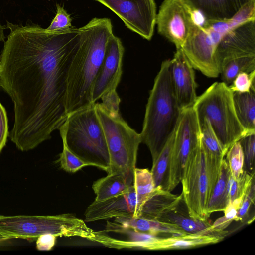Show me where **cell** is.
Returning a JSON list of instances; mask_svg holds the SVG:
<instances>
[{"mask_svg": "<svg viewBox=\"0 0 255 255\" xmlns=\"http://www.w3.org/2000/svg\"><path fill=\"white\" fill-rule=\"evenodd\" d=\"M111 21L107 18H94L79 28L80 41L66 81L67 114L94 104L91 100L93 83L107 43L113 35Z\"/></svg>", "mask_w": 255, "mask_h": 255, "instance_id": "2", "label": "cell"}, {"mask_svg": "<svg viewBox=\"0 0 255 255\" xmlns=\"http://www.w3.org/2000/svg\"><path fill=\"white\" fill-rule=\"evenodd\" d=\"M0 57V86L14 105L9 137L27 151L50 139L65 122L66 81L80 41L79 28L50 31L7 22Z\"/></svg>", "mask_w": 255, "mask_h": 255, "instance_id": "1", "label": "cell"}, {"mask_svg": "<svg viewBox=\"0 0 255 255\" xmlns=\"http://www.w3.org/2000/svg\"><path fill=\"white\" fill-rule=\"evenodd\" d=\"M239 141L244 153L245 170L250 174H255V133L246 135Z\"/></svg>", "mask_w": 255, "mask_h": 255, "instance_id": "32", "label": "cell"}, {"mask_svg": "<svg viewBox=\"0 0 255 255\" xmlns=\"http://www.w3.org/2000/svg\"><path fill=\"white\" fill-rule=\"evenodd\" d=\"M57 162L63 170L69 173H75L85 166H90L73 154L64 143Z\"/></svg>", "mask_w": 255, "mask_h": 255, "instance_id": "31", "label": "cell"}, {"mask_svg": "<svg viewBox=\"0 0 255 255\" xmlns=\"http://www.w3.org/2000/svg\"><path fill=\"white\" fill-rule=\"evenodd\" d=\"M198 122L200 140L206 154L211 160L221 163L227 152L214 133L208 120L204 118Z\"/></svg>", "mask_w": 255, "mask_h": 255, "instance_id": "26", "label": "cell"}, {"mask_svg": "<svg viewBox=\"0 0 255 255\" xmlns=\"http://www.w3.org/2000/svg\"><path fill=\"white\" fill-rule=\"evenodd\" d=\"M131 185L121 174H108L93 183L92 189L96 195L95 200L103 201L122 194Z\"/></svg>", "mask_w": 255, "mask_h": 255, "instance_id": "24", "label": "cell"}, {"mask_svg": "<svg viewBox=\"0 0 255 255\" xmlns=\"http://www.w3.org/2000/svg\"><path fill=\"white\" fill-rule=\"evenodd\" d=\"M178 202L162 213L157 220L176 225L188 234L213 236L223 240L228 232L215 229L208 220L192 217L189 214L182 194Z\"/></svg>", "mask_w": 255, "mask_h": 255, "instance_id": "17", "label": "cell"}, {"mask_svg": "<svg viewBox=\"0 0 255 255\" xmlns=\"http://www.w3.org/2000/svg\"><path fill=\"white\" fill-rule=\"evenodd\" d=\"M95 103L68 114L59 129L63 143L73 154L108 173L110 156Z\"/></svg>", "mask_w": 255, "mask_h": 255, "instance_id": "4", "label": "cell"}, {"mask_svg": "<svg viewBox=\"0 0 255 255\" xmlns=\"http://www.w3.org/2000/svg\"><path fill=\"white\" fill-rule=\"evenodd\" d=\"M220 169L211 164L200 140L188 158L180 181L181 194L192 217L208 220L206 208Z\"/></svg>", "mask_w": 255, "mask_h": 255, "instance_id": "8", "label": "cell"}, {"mask_svg": "<svg viewBox=\"0 0 255 255\" xmlns=\"http://www.w3.org/2000/svg\"><path fill=\"white\" fill-rule=\"evenodd\" d=\"M233 92L223 82H216L197 97L193 106L198 121L206 119L227 152L230 146L246 135L236 114Z\"/></svg>", "mask_w": 255, "mask_h": 255, "instance_id": "7", "label": "cell"}, {"mask_svg": "<svg viewBox=\"0 0 255 255\" xmlns=\"http://www.w3.org/2000/svg\"><path fill=\"white\" fill-rule=\"evenodd\" d=\"M142 207L133 185L119 195L103 201L94 200L85 213L86 222L108 220L118 217H140Z\"/></svg>", "mask_w": 255, "mask_h": 255, "instance_id": "15", "label": "cell"}, {"mask_svg": "<svg viewBox=\"0 0 255 255\" xmlns=\"http://www.w3.org/2000/svg\"><path fill=\"white\" fill-rule=\"evenodd\" d=\"M114 221L124 227L157 236L167 237L186 234L176 225L157 220L118 217L115 218Z\"/></svg>", "mask_w": 255, "mask_h": 255, "instance_id": "19", "label": "cell"}, {"mask_svg": "<svg viewBox=\"0 0 255 255\" xmlns=\"http://www.w3.org/2000/svg\"><path fill=\"white\" fill-rule=\"evenodd\" d=\"M95 105L110 156L107 174H121L133 185L138 147L142 142L140 134L128 124L119 111L107 109L100 103Z\"/></svg>", "mask_w": 255, "mask_h": 255, "instance_id": "5", "label": "cell"}, {"mask_svg": "<svg viewBox=\"0 0 255 255\" xmlns=\"http://www.w3.org/2000/svg\"><path fill=\"white\" fill-rule=\"evenodd\" d=\"M228 86L233 93H244L251 89L255 90V70L250 73H239Z\"/></svg>", "mask_w": 255, "mask_h": 255, "instance_id": "34", "label": "cell"}, {"mask_svg": "<svg viewBox=\"0 0 255 255\" xmlns=\"http://www.w3.org/2000/svg\"><path fill=\"white\" fill-rule=\"evenodd\" d=\"M181 195L155 187L154 191L144 204L140 217L157 220L160 216L176 204Z\"/></svg>", "mask_w": 255, "mask_h": 255, "instance_id": "22", "label": "cell"}, {"mask_svg": "<svg viewBox=\"0 0 255 255\" xmlns=\"http://www.w3.org/2000/svg\"><path fill=\"white\" fill-rule=\"evenodd\" d=\"M199 12L186 0H164L156 17L159 34L181 48L197 23Z\"/></svg>", "mask_w": 255, "mask_h": 255, "instance_id": "11", "label": "cell"}, {"mask_svg": "<svg viewBox=\"0 0 255 255\" xmlns=\"http://www.w3.org/2000/svg\"><path fill=\"white\" fill-rule=\"evenodd\" d=\"M174 131L167 140L156 160L152 162L151 172L155 187L167 191L171 152L174 139Z\"/></svg>", "mask_w": 255, "mask_h": 255, "instance_id": "25", "label": "cell"}, {"mask_svg": "<svg viewBox=\"0 0 255 255\" xmlns=\"http://www.w3.org/2000/svg\"><path fill=\"white\" fill-rule=\"evenodd\" d=\"M45 234L76 237L92 241L96 231L71 214L47 216L0 215V236L31 241Z\"/></svg>", "mask_w": 255, "mask_h": 255, "instance_id": "6", "label": "cell"}, {"mask_svg": "<svg viewBox=\"0 0 255 255\" xmlns=\"http://www.w3.org/2000/svg\"><path fill=\"white\" fill-rule=\"evenodd\" d=\"M189 5L210 20H229L234 18L255 0H186Z\"/></svg>", "mask_w": 255, "mask_h": 255, "instance_id": "18", "label": "cell"}, {"mask_svg": "<svg viewBox=\"0 0 255 255\" xmlns=\"http://www.w3.org/2000/svg\"><path fill=\"white\" fill-rule=\"evenodd\" d=\"M255 178L253 179L238 210L237 213L238 221L243 222L247 218L251 205L254 204L255 200Z\"/></svg>", "mask_w": 255, "mask_h": 255, "instance_id": "36", "label": "cell"}, {"mask_svg": "<svg viewBox=\"0 0 255 255\" xmlns=\"http://www.w3.org/2000/svg\"><path fill=\"white\" fill-rule=\"evenodd\" d=\"M133 185L138 201L142 208L144 204L155 188L151 171L146 168H135Z\"/></svg>", "mask_w": 255, "mask_h": 255, "instance_id": "28", "label": "cell"}, {"mask_svg": "<svg viewBox=\"0 0 255 255\" xmlns=\"http://www.w3.org/2000/svg\"><path fill=\"white\" fill-rule=\"evenodd\" d=\"M221 239L210 235L193 234L159 237L151 246L149 250L188 249L216 244Z\"/></svg>", "mask_w": 255, "mask_h": 255, "instance_id": "20", "label": "cell"}, {"mask_svg": "<svg viewBox=\"0 0 255 255\" xmlns=\"http://www.w3.org/2000/svg\"><path fill=\"white\" fill-rule=\"evenodd\" d=\"M57 236L52 234H45L36 239V246L39 251H49L54 246Z\"/></svg>", "mask_w": 255, "mask_h": 255, "instance_id": "38", "label": "cell"}, {"mask_svg": "<svg viewBox=\"0 0 255 255\" xmlns=\"http://www.w3.org/2000/svg\"><path fill=\"white\" fill-rule=\"evenodd\" d=\"M233 100L236 114L246 135L255 133V90L234 92Z\"/></svg>", "mask_w": 255, "mask_h": 255, "instance_id": "21", "label": "cell"}, {"mask_svg": "<svg viewBox=\"0 0 255 255\" xmlns=\"http://www.w3.org/2000/svg\"><path fill=\"white\" fill-rule=\"evenodd\" d=\"M124 51L121 40L112 35L107 43L103 60L94 81L91 94L93 103L108 94L117 92L122 74Z\"/></svg>", "mask_w": 255, "mask_h": 255, "instance_id": "13", "label": "cell"}, {"mask_svg": "<svg viewBox=\"0 0 255 255\" xmlns=\"http://www.w3.org/2000/svg\"><path fill=\"white\" fill-rule=\"evenodd\" d=\"M171 82L177 105L182 111L193 107L197 98L194 68L181 48L170 60Z\"/></svg>", "mask_w": 255, "mask_h": 255, "instance_id": "16", "label": "cell"}, {"mask_svg": "<svg viewBox=\"0 0 255 255\" xmlns=\"http://www.w3.org/2000/svg\"><path fill=\"white\" fill-rule=\"evenodd\" d=\"M4 27L1 25L0 22V42L1 41H4L5 36L4 34Z\"/></svg>", "mask_w": 255, "mask_h": 255, "instance_id": "39", "label": "cell"}, {"mask_svg": "<svg viewBox=\"0 0 255 255\" xmlns=\"http://www.w3.org/2000/svg\"><path fill=\"white\" fill-rule=\"evenodd\" d=\"M0 71H1V65H0Z\"/></svg>", "mask_w": 255, "mask_h": 255, "instance_id": "41", "label": "cell"}, {"mask_svg": "<svg viewBox=\"0 0 255 255\" xmlns=\"http://www.w3.org/2000/svg\"><path fill=\"white\" fill-rule=\"evenodd\" d=\"M8 126L6 112L0 102V153L5 145L8 136Z\"/></svg>", "mask_w": 255, "mask_h": 255, "instance_id": "37", "label": "cell"}, {"mask_svg": "<svg viewBox=\"0 0 255 255\" xmlns=\"http://www.w3.org/2000/svg\"><path fill=\"white\" fill-rule=\"evenodd\" d=\"M116 13L127 28L150 40L156 24L154 0H94Z\"/></svg>", "mask_w": 255, "mask_h": 255, "instance_id": "12", "label": "cell"}, {"mask_svg": "<svg viewBox=\"0 0 255 255\" xmlns=\"http://www.w3.org/2000/svg\"><path fill=\"white\" fill-rule=\"evenodd\" d=\"M254 178L255 174L251 175L246 172L241 178L236 180L230 174L227 182L229 203L244 196Z\"/></svg>", "mask_w": 255, "mask_h": 255, "instance_id": "30", "label": "cell"}, {"mask_svg": "<svg viewBox=\"0 0 255 255\" xmlns=\"http://www.w3.org/2000/svg\"><path fill=\"white\" fill-rule=\"evenodd\" d=\"M230 172L228 163L223 159L217 180L212 188L207 202L206 213L209 218L213 212L224 211L229 204L227 182Z\"/></svg>", "mask_w": 255, "mask_h": 255, "instance_id": "23", "label": "cell"}, {"mask_svg": "<svg viewBox=\"0 0 255 255\" xmlns=\"http://www.w3.org/2000/svg\"><path fill=\"white\" fill-rule=\"evenodd\" d=\"M255 70V55H248L233 59L221 69L222 82L230 85L236 76L242 72L250 73Z\"/></svg>", "mask_w": 255, "mask_h": 255, "instance_id": "27", "label": "cell"}, {"mask_svg": "<svg viewBox=\"0 0 255 255\" xmlns=\"http://www.w3.org/2000/svg\"><path fill=\"white\" fill-rule=\"evenodd\" d=\"M200 140V126L193 107L182 110L174 132L167 191L180 182L188 158Z\"/></svg>", "mask_w": 255, "mask_h": 255, "instance_id": "10", "label": "cell"}, {"mask_svg": "<svg viewBox=\"0 0 255 255\" xmlns=\"http://www.w3.org/2000/svg\"><path fill=\"white\" fill-rule=\"evenodd\" d=\"M248 55H255V18L241 22L226 33L216 52L220 72L230 60Z\"/></svg>", "mask_w": 255, "mask_h": 255, "instance_id": "14", "label": "cell"}, {"mask_svg": "<svg viewBox=\"0 0 255 255\" xmlns=\"http://www.w3.org/2000/svg\"><path fill=\"white\" fill-rule=\"evenodd\" d=\"M72 27L70 15L62 7L57 5L56 14L46 30L50 31H59L68 30Z\"/></svg>", "mask_w": 255, "mask_h": 255, "instance_id": "35", "label": "cell"}, {"mask_svg": "<svg viewBox=\"0 0 255 255\" xmlns=\"http://www.w3.org/2000/svg\"><path fill=\"white\" fill-rule=\"evenodd\" d=\"M244 196L236 199L228 204L223 211L224 215L218 218L212 224L214 228L224 230L233 221H238L237 213Z\"/></svg>", "mask_w": 255, "mask_h": 255, "instance_id": "33", "label": "cell"}, {"mask_svg": "<svg viewBox=\"0 0 255 255\" xmlns=\"http://www.w3.org/2000/svg\"><path fill=\"white\" fill-rule=\"evenodd\" d=\"M170 59L161 63L149 93L140 135L153 162L174 131L180 116L170 76Z\"/></svg>", "mask_w": 255, "mask_h": 255, "instance_id": "3", "label": "cell"}, {"mask_svg": "<svg viewBox=\"0 0 255 255\" xmlns=\"http://www.w3.org/2000/svg\"><path fill=\"white\" fill-rule=\"evenodd\" d=\"M201 24L195 25L181 49L194 69L207 77L216 78L220 73L216 56L217 46L236 23L233 19H205Z\"/></svg>", "mask_w": 255, "mask_h": 255, "instance_id": "9", "label": "cell"}, {"mask_svg": "<svg viewBox=\"0 0 255 255\" xmlns=\"http://www.w3.org/2000/svg\"><path fill=\"white\" fill-rule=\"evenodd\" d=\"M8 240V239L5 238V237H2V236H0V244L6 240Z\"/></svg>", "mask_w": 255, "mask_h": 255, "instance_id": "40", "label": "cell"}, {"mask_svg": "<svg viewBox=\"0 0 255 255\" xmlns=\"http://www.w3.org/2000/svg\"><path fill=\"white\" fill-rule=\"evenodd\" d=\"M226 155L231 176L236 180L240 179L246 171L245 170L244 153L239 141L230 146Z\"/></svg>", "mask_w": 255, "mask_h": 255, "instance_id": "29", "label": "cell"}]
</instances>
